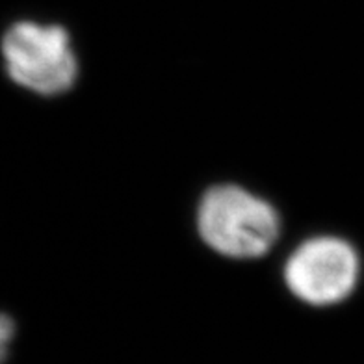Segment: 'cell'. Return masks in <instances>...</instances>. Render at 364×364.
Segmentation results:
<instances>
[{
	"mask_svg": "<svg viewBox=\"0 0 364 364\" xmlns=\"http://www.w3.org/2000/svg\"><path fill=\"white\" fill-rule=\"evenodd\" d=\"M203 242L230 259H257L279 238L277 210L260 197L232 184L208 190L197 212Z\"/></svg>",
	"mask_w": 364,
	"mask_h": 364,
	"instance_id": "6da1fadb",
	"label": "cell"
},
{
	"mask_svg": "<svg viewBox=\"0 0 364 364\" xmlns=\"http://www.w3.org/2000/svg\"><path fill=\"white\" fill-rule=\"evenodd\" d=\"M2 56L11 80L39 95L65 93L77 80L71 38L58 24L15 23L2 38Z\"/></svg>",
	"mask_w": 364,
	"mask_h": 364,
	"instance_id": "7a4b0ae2",
	"label": "cell"
},
{
	"mask_svg": "<svg viewBox=\"0 0 364 364\" xmlns=\"http://www.w3.org/2000/svg\"><path fill=\"white\" fill-rule=\"evenodd\" d=\"M359 268L353 245L333 236H318L303 242L290 255L284 281L297 299L314 307H327L351 296Z\"/></svg>",
	"mask_w": 364,
	"mask_h": 364,
	"instance_id": "3957f363",
	"label": "cell"
},
{
	"mask_svg": "<svg viewBox=\"0 0 364 364\" xmlns=\"http://www.w3.org/2000/svg\"><path fill=\"white\" fill-rule=\"evenodd\" d=\"M15 326L10 316H6L0 312V364L4 363L6 355H8V348H10V342L14 338Z\"/></svg>",
	"mask_w": 364,
	"mask_h": 364,
	"instance_id": "277c9868",
	"label": "cell"
}]
</instances>
